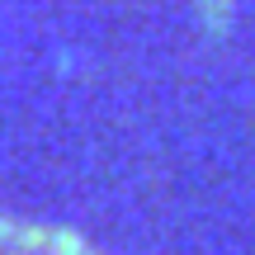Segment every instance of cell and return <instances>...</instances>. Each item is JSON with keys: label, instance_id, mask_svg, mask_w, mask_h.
<instances>
[{"label": "cell", "instance_id": "1", "mask_svg": "<svg viewBox=\"0 0 255 255\" xmlns=\"http://www.w3.org/2000/svg\"><path fill=\"white\" fill-rule=\"evenodd\" d=\"M0 255H95V251L81 246L76 237H66V232L0 222Z\"/></svg>", "mask_w": 255, "mask_h": 255}]
</instances>
